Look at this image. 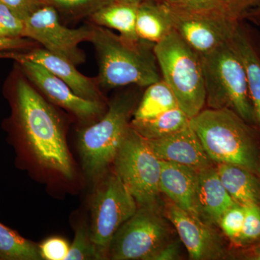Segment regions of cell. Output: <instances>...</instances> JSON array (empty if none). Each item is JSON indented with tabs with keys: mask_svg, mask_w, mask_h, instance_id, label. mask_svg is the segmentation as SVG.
<instances>
[{
	"mask_svg": "<svg viewBox=\"0 0 260 260\" xmlns=\"http://www.w3.org/2000/svg\"><path fill=\"white\" fill-rule=\"evenodd\" d=\"M31 44V41L24 38H0V51L26 49Z\"/></svg>",
	"mask_w": 260,
	"mask_h": 260,
	"instance_id": "35",
	"label": "cell"
},
{
	"mask_svg": "<svg viewBox=\"0 0 260 260\" xmlns=\"http://www.w3.org/2000/svg\"><path fill=\"white\" fill-rule=\"evenodd\" d=\"M208 156L215 164H233L258 176L260 160L255 126L229 109H204L190 119Z\"/></svg>",
	"mask_w": 260,
	"mask_h": 260,
	"instance_id": "3",
	"label": "cell"
},
{
	"mask_svg": "<svg viewBox=\"0 0 260 260\" xmlns=\"http://www.w3.org/2000/svg\"><path fill=\"white\" fill-rule=\"evenodd\" d=\"M22 57L42 65L53 75L64 82L77 95L90 101L103 102L102 95L96 83L81 74L75 65L64 58L49 52L45 49H34Z\"/></svg>",
	"mask_w": 260,
	"mask_h": 260,
	"instance_id": "17",
	"label": "cell"
},
{
	"mask_svg": "<svg viewBox=\"0 0 260 260\" xmlns=\"http://www.w3.org/2000/svg\"><path fill=\"white\" fill-rule=\"evenodd\" d=\"M113 164L114 172L134 197L138 206L162 208L161 160L153 153L147 140L131 126Z\"/></svg>",
	"mask_w": 260,
	"mask_h": 260,
	"instance_id": "7",
	"label": "cell"
},
{
	"mask_svg": "<svg viewBox=\"0 0 260 260\" xmlns=\"http://www.w3.org/2000/svg\"><path fill=\"white\" fill-rule=\"evenodd\" d=\"M120 1L129 2V3H134L140 4V3H143V2L146 1V0H120Z\"/></svg>",
	"mask_w": 260,
	"mask_h": 260,
	"instance_id": "37",
	"label": "cell"
},
{
	"mask_svg": "<svg viewBox=\"0 0 260 260\" xmlns=\"http://www.w3.org/2000/svg\"><path fill=\"white\" fill-rule=\"evenodd\" d=\"M255 253H260V244L251 251V254H255Z\"/></svg>",
	"mask_w": 260,
	"mask_h": 260,
	"instance_id": "38",
	"label": "cell"
},
{
	"mask_svg": "<svg viewBox=\"0 0 260 260\" xmlns=\"http://www.w3.org/2000/svg\"><path fill=\"white\" fill-rule=\"evenodd\" d=\"M190 125V118L179 107L146 119H132L130 126L146 140H158Z\"/></svg>",
	"mask_w": 260,
	"mask_h": 260,
	"instance_id": "22",
	"label": "cell"
},
{
	"mask_svg": "<svg viewBox=\"0 0 260 260\" xmlns=\"http://www.w3.org/2000/svg\"><path fill=\"white\" fill-rule=\"evenodd\" d=\"M146 140L160 160L176 162L198 171L215 164L190 125L165 138Z\"/></svg>",
	"mask_w": 260,
	"mask_h": 260,
	"instance_id": "14",
	"label": "cell"
},
{
	"mask_svg": "<svg viewBox=\"0 0 260 260\" xmlns=\"http://www.w3.org/2000/svg\"><path fill=\"white\" fill-rule=\"evenodd\" d=\"M162 80L190 119L205 109V89L201 56L173 30L154 46Z\"/></svg>",
	"mask_w": 260,
	"mask_h": 260,
	"instance_id": "5",
	"label": "cell"
},
{
	"mask_svg": "<svg viewBox=\"0 0 260 260\" xmlns=\"http://www.w3.org/2000/svg\"><path fill=\"white\" fill-rule=\"evenodd\" d=\"M162 207L138 206L113 238L108 257L113 260H152L174 239Z\"/></svg>",
	"mask_w": 260,
	"mask_h": 260,
	"instance_id": "8",
	"label": "cell"
},
{
	"mask_svg": "<svg viewBox=\"0 0 260 260\" xmlns=\"http://www.w3.org/2000/svg\"><path fill=\"white\" fill-rule=\"evenodd\" d=\"M93 43L99 59V84L105 88L136 85L147 87L162 80L154 46L129 40L109 28L91 25Z\"/></svg>",
	"mask_w": 260,
	"mask_h": 260,
	"instance_id": "2",
	"label": "cell"
},
{
	"mask_svg": "<svg viewBox=\"0 0 260 260\" xmlns=\"http://www.w3.org/2000/svg\"><path fill=\"white\" fill-rule=\"evenodd\" d=\"M99 183L90 205L92 240L103 259H107L109 246L119 228L138 210L134 197L115 172L106 173Z\"/></svg>",
	"mask_w": 260,
	"mask_h": 260,
	"instance_id": "9",
	"label": "cell"
},
{
	"mask_svg": "<svg viewBox=\"0 0 260 260\" xmlns=\"http://www.w3.org/2000/svg\"><path fill=\"white\" fill-rule=\"evenodd\" d=\"M103 259L90 236V227L80 223L66 260Z\"/></svg>",
	"mask_w": 260,
	"mask_h": 260,
	"instance_id": "26",
	"label": "cell"
},
{
	"mask_svg": "<svg viewBox=\"0 0 260 260\" xmlns=\"http://www.w3.org/2000/svg\"><path fill=\"white\" fill-rule=\"evenodd\" d=\"M179 107L177 99L167 84L161 80L147 87L135 109L133 119H146Z\"/></svg>",
	"mask_w": 260,
	"mask_h": 260,
	"instance_id": "23",
	"label": "cell"
},
{
	"mask_svg": "<svg viewBox=\"0 0 260 260\" xmlns=\"http://www.w3.org/2000/svg\"><path fill=\"white\" fill-rule=\"evenodd\" d=\"M24 37L42 44L46 50L71 61L75 66L85 61L79 44L90 42L91 26L70 28L59 20L58 11L44 3L25 20Z\"/></svg>",
	"mask_w": 260,
	"mask_h": 260,
	"instance_id": "10",
	"label": "cell"
},
{
	"mask_svg": "<svg viewBox=\"0 0 260 260\" xmlns=\"http://www.w3.org/2000/svg\"><path fill=\"white\" fill-rule=\"evenodd\" d=\"M260 0H228L229 16L234 20H242L244 13L254 6Z\"/></svg>",
	"mask_w": 260,
	"mask_h": 260,
	"instance_id": "33",
	"label": "cell"
},
{
	"mask_svg": "<svg viewBox=\"0 0 260 260\" xmlns=\"http://www.w3.org/2000/svg\"><path fill=\"white\" fill-rule=\"evenodd\" d=\"M162 212L178 233L189 259H225L226 249L221 236L214 226L204 223L194 214L179 208L170 200L162 205Z\"/></svg>",
	"mask_w": 260,
	"mask_h": 260,
	"instance_id": "11",
	"label": "cell"
},
{
	"mask_svg": "<svg viewBox=\"0 0 260 260\" xmlns=\"http://www.w3.org/2000/svg\"><path fill=\"white\" fill-rule=\"evenodd\" d=\"M258 177H259V179L260 180V160H259V171H258Z\"/></svg>",
	"mask_w": 260,
	"mask_h": 260,
	"instance_id": "39",
	"label": "cell"
},
{
	"mask_svg": "<svg viewBox=\"0 0 260 260\" xmlns=\"http://www.w3.org/2000/svg\"><path fill=\"white\" fill-rule=\"evenodd\" d=\"M201 56L205 105L232 109L246 122L256 125L245 68L229 42Z\"/></svg>",
	"mask_w": 260,
	"mask_h": 260,
	"instance_id": "4",
	"label": "cell"
},
{
	"mask_svg": "<svg viewBox=\"0 0 260 260\" xmlns=\"http://www.w3.org/2000/svg\"><path fill=\"white\" fill-rule=\"evenodd\" d=\"M245 209L244 205H233L227 210L219 220L218 226L231 241L237 244L242 233Z\"/></svg>",
	"mask_w": 260,
	"mask_h": 260,
	"instance_id": "28",
	"label": "cell"
},
{
	"mask_svg": "<svg viewBox=\"0 0 260 260\" xmlns=\"http://www.w3.org/2000/svg\"><path fill=\"white\" fill-rule=\"evenodd\" d=\"M134 93L116 96L102 119L80 133L78 149L84 172L91 180H98L113 164L137 107Z\"/></svg>",
	"mask_w": 260,
	"mask_h": 260,
	"instance_id": "6",
	"label": "cell"
},
{
	"mask_svg": "<svg viewBox=\"0 0 260 260\" xmlns=\"http://www.w3.org/2000/svg\"><path fill=\"white\" fill-rule=\"evenodd\" d=\"M15 14L25 20L37 8L44 3L43 0H0Z\"/></svg>",
	"mask_w": 260,
	"mask_h": 260,
	"instance_id": "32",
	"label": "cell"
},
{
	"mask_svg": "<svg viewBox=\"0 0 260 260\" xmlns=\"http://www.w3.org/2000/svg\"><path fill=\"white\" fill-rule=\"evenodd\" d=\"M181 240L173 239L162 246L152 260H175L181 259Z\"/></svg>",
	"mask_w": 260,
	"mask_h": 260,
	"instance_id": "34",
	"label": "cell"
},
{
	"mask_svg": "<svg viewBox=\"0 0 260 260\" xmlns=\"http://www.w3.org/2000/svg\"><path fill=\"white\" fill-rule=\"evenodd\" d=\"M246 20L255 23L256 25H260V2L257 4L251 7L249 10H246L243 15L242 20Z\"/></svg>",
	"mask_w": 260,
	"mask_h": 260,
	"instance_id": "36",
	"label": "cell"
},
{
	"mask_svg": "<svg viewBox=\"0 0 260 260\" xmlns=\"http://www.w3.org/2000/svg\"><path fill=\"white\" fill-rule=\"evenodd\" d=\"M229 43L245 68L256 128L260 133V44L243 20L238 22Z\"/></svg>",
	"mask_w": 260,
	"mask_h": 260,
	"instance_id": "18",
	"label": "cell"
},
{
	"mask_svg": "<svg viewBox=\"0 0 260 260\" xmlns=\"http://www.w3.org/2000/svg\"><path fill=\"white\" fill-rule=\"evenodd\" d=\"M0 259H42L39 245L0 223Z\"/></svg>",
	"mask_w": 260,
	"mask_h": 260,
	"instance_id": "24",
	"label": "cell"
},
{
	"mask_svg": "<svg viewBox=\"0 0 260 260\" xmlns=\"http://www.w3.org/2000/svg\"><path fill=\"white\" fill-rule=\"evenodd\" d=\"M70 244L66 239L59 237H50L39 244L42 259L66 260Z\"/></svg>",
	"mask_w": 260,
	"mask_h": 260,
	"instance_id": "31",
	"label": "cell"
},
{
	"mask_svg": "<svg viewBox=\"0 0 260 260\" xmlns=\"http://www.w3.org/2000/svg\"><path fill=\"white\" fill-rule=\"evenodd\" d=\"M219 177L216 166L198 171V218L216 226L223 213L236 204Z\"/></svg>",
	"mask_w": 260,
	"mask_h": 260,
	"instance_id": "16",
	"label": "cell"
},
{
	"mask_svg": "<svg viewBox=\"0 0 260 260\" xmlns=\"http://www.w3.org/2000/svg\"><path fill=\"white\" fill-rule=\"evenodd\" d=\"M15 106L20 132L38 164L73 179V160L55 109L25 79H19L15 85Z\"/></svg>",
	"mask_w": 260,
	"mask_h": 260,
	"instance_id": "1",
	"label": "cell"
},
{
	"mask_svg": "<svg viewBox=\"0 0 260 260\" xmlns=\"http://www.w3.org/2000/svg\"><path fill=\"white\" fill-rule=\"evenodd\" d=\"M139 5L112 0L90 15V19L95 25L113 29L121 37L138 41L140 39L136 34V19Z\"/></svg>",
	"mask_w": 260,
	"mask_h": 260,
	"instance_id": "21",
	"label": "cell"
},
{
	"mask_svg": "<svg viewBox=\"0 0 260 260\" xmlns=\"http://www.w3.org/2000/svg\"><path fill=\"white\" fill-rule=\"evenodd\" d=\"M245 216L240 237L237 244H251L260 239V205L244 206Z\"/></svg>",
	"mask_w": 260,
	"mask_h": 260,
	"instance_id": "29",
	"label": "cell"
},
{
	"mask_svg": "<svg viewBox=\"0 0 260 260\" xmlns=\"http://www.w3.org/2000/svg\"><path fill=\"white\" fill-rule=\"evenodd\" d=\"M64 14L73 18L90 16L112 0H43Z\"/></svg>",
	"mask_w": 260,
	"mask_h": 260,
	"instance_id": "27",
	"label": "cell"
},
{
	"mask_svg": "<svg viewBox=\"0 0 260 260\" xmlns=\"http://www.w3.org/2000/svg\"><path fill=\"white\" fill-rule=\"evenodd\" d=\"M23 68L24 73L49 102L59 106L83 121L102 115L105 111L103 102L79 96L64 82L41 65L19 55L8 53Z\"/></svg>",
	"mask_w": 260,
	"mask_h": 260,
	"instance_id": "12",
	"label": "cell"
},
{
	"mask_svg": "<svg viewBox=\"0 0 260 260\" xmlns=\"http://www.w3.org/2000/svg\"><path fill=\"white\" fill-rule=\"evenodd\" d=\"M25 20L0 3V38H25Z\"/></svg>",
	"mask_w": 260,
	"mask_h": 260,
	"instance_id": "30",
	"label": "cell"
},
{
	"mask_svg": "<svg viewBox=\"0 0 260 260\" xmlns=\"http://www.w3.org/2000/svg\"><path fill=\"white\" fill-rule=\"evenodd\" d=\"M174 30L172 11L162 0H146L138 7L136 34L140 40L156 44Z\"/></svg>",
	"mask_w": 260,
	"mask_h": 260,
	"instance_id": "19",
	"label": "cell"
},
{
	"mask_svg": "<svg viewBox=\"0 0 260 260\" xmlns=\"http://www.w3.org/2000/svg\"><path fill=\"white\" fill-rule=\"evenodd\" d=\"M172 11L174 30L200 55L229 42L239 21L225 15Z\"/></svg>",
	"mask_w": 260,
	"mask_h": 260,
	"instance_id": "13",
	"label": "cell"
},
{
	"mask_svg": "<svg viewBox=\"0 0 260 260\" xmlns=\"http://www.w3.org/2000/svg\"><path fill=\"white\" fill-rule=\"evenodd\" d=\"M198 187V170L176 162L161 160L160 191L174 204L197 217Z\"/></svg>",
	"mask_w": 260,
	"mask_h": 260,
	"instance_id": "15",
	"label": "cell"
},
{
	"mask_svg": "<svg viewBox=\"0 0 260 260\" xmlns=\"http://www.w3.org/2000/svg\"><path fill=\"white\" fill-rule=\"evenodd\" d=\"M172 10L191 14L229 17L228 0H162Z\"/></svg>",
	"mask_w": 260,
	"mask_h": 260,
	"instance_id": "25",
	"label": "cell"
},
{
	"mask_svg": "<svg viewBox=\"0 0 260 260\" xmlns=\"http://www.w3.org/2000/svg\"><path fill=\"white\" fill-rule=\"evenodd\" d=\"M216 167L222 184L235 203L260 205V180L256 174L233 164H217Z\"/></svg>",
	"mask_w": 260,
	"mask_h": 260,
	"instance_id": "20",
	"label": "cell"
}]
</instances>
